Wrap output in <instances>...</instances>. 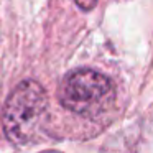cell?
<instances>
[{
  "label": "cell",
  "instance_id": "obj_3",
  "mask_svg": "<svg viewBox=\"0 0 153 153\" xmlns=\"http://www.w3.org/2000/svg\"><path fill=\"white\" fill-rule=\"evenodd\" d=\"M76 4L79 8H82V10H91V8L96 7L97 0H76Z\"/></svg>",
  "mask_w": 153,
  "mask_h": 153
},
{
  "label": "cell",
  "instance_id": "obj_4",
  "mask_svg": "<svg viewBox=\"0 0 153 153\" xmlns=\"http://www.w3.org/2000/svg\"><path fill=\"white\" fill-rule=\"evenodd\" d=\"M43 153H59V152H43Z\"/></svg>",
  "mask_w": 153,
  "mask_h": 153
},
{
  "label": "cell",
  "instance_id": "obj_1",
  "mask_svg": "<svg viewBox=\"0 0 153 153\" xmlns=\"http://www.w3.org/2000/svg\"><path fill=\"white\" fill-rule=\"evenodd\" d=\"M48 109L46 91L36 81L20 82L10 94L4 107V132L15 145L31 142L40 128Z\"/></svg>",
  "mask_w": 153,
  "mask_h": 153
},
{
  "label": "cell",
  "instance_id": "obj_2",
  "mask_svg": "<svg viewBox=\"0 0 153 153\" xmlns=\"http://www.w3.org/2000/svg\"><path fill=\"white\" fill-rule=\"evenodd\" d=\"M115 99L114 82L94 69H76L64 77L59 87V100L68 110L94 119L105 112Z\"/></svg>",
  "mask_w": 153,
  "mask_h": 153
}]
</instances>
